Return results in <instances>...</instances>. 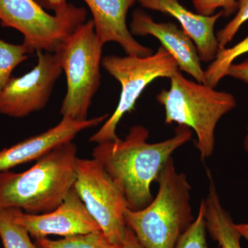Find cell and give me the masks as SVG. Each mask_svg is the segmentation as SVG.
<instances>
[{
  "label": "cell",
  "instance_id": "8",
  "mask_svg": "<svg viewBox=\"0 0 248 248\" xmlns=\"http://www.w3.org/2000/svg\"><path fill=\"white\" fill-rule=\"evenodd\" d=\"M74 188L108 239L122 245L128 205L123 192L99 161L78 157Z\"/></svg>",
  "mask_w": 248,
  "mask_h": 248
},
{
  "label": "cell",
  "instance_id": "10",
  "mask_svg": "<svg viewBox=\"0 0 248 248\" xmlns=\"http://www.w3.org/2000/svg\"><path fill=\"white\" fill-rule=\"evenodd\" d=\"M14 218L35 239L58 235L63 237L100 231V227L88 211L73 186L55 210L40 215L14 208Z\"/></svg>",
  "mask_w": 248,
  "mask_h": 248
},
{
  "label": "cell",
  "instance_id": "26",
  "mask_svg": "<svg viewBox=\"0 0 248 248\" xmlns=\"http://www.w3.org/2000/svg\"><path fill=\"white\" fill-rule=\"evenodd\" d=\"M236 229L239 232L242 237L247 240L248 242V223H241L236 224Z\"/></svg>",
  "mask_w": 248,
  "mask_h": 248
},
{
  "label": "cell",
  "instance_id": "12",
  "mask_svg": "<svg viewBox=\"0 0 248 248\" xmlns=\"http://www.w3.org/2000/svg\"><path fill=\"white\" fill-rule=\"evenodd\" d=\"M129 29L132 35L154 36L174 58L181 71L190 75L197 82L205 84L204 70L197 47L190 37L175 24L156 22L146 13L136 10Z\"/></svg>",
  "mask_w": 248,
  "mask_h": 248
},
{
  "label": "cell",
  "instance_id": "14",
  "mask_svg": "<svg viewBox=\"0 0 248 248\" xmlns=\"http://www.w3.org/2000/svg\"><path fill=\"white\" fill-rule=\"evenodd\" d=\"M142 7L159 11L175 18L186 35L195 44L201 62H212L219 50L215 27L223 16V11L212 16L195 14L179 2V0H138Z\"/></svg>",
  "mask_w": 248,
  "mask_h": 248
},
{
  "label": "cell",
  "instance_id": "21",
  "mask_svg": "<svg viewBox=\"0 0 248 248\" xmlns=\"http://www.w3.org/2000/svg\"><path fill=\"white\" fill-rule=\"evenodd\" d=\"M248 21V0H239L236 14L234 17L217 33L220 49L226 48V46L232 41L241 27Z\"/></svg>",
  "mask_w": 248,
  "mask_h": 248
},
{
  "label": "cell",
  "instance_id": "2",
  "mask_svg": "<svg viewBox=\"0 0 248 248\" xmlns=\"http://www.w3.org/2000/svg\"><path fill=\"white\" fill-rule=\"evenodd\" d=\"M78 147L62 144L24 172H0V209L16 208L31 215L55 210L74 186Z\"/></svg>",
  "mask_w": 248,
  "mask_h": 248
},
{
  "label": "cell",
  "instance_id": "27",
  "mask_svg": "<svg viewBox=\"0 0 248 248\" xmlns=\"http://www.w3.org/2000/svg\"><path fill=\"white\" fill-rule=\"evenodd\" d=\"M244 148L245 151L248 153V135L244 139Z\"/></svg>",
  "mask_w": 248,
  "mask_h": 248
},
{
  "label": "cell",
  "instance_id": "16",
  "mask_svg": "<svg viewBox=\"0 0 248 248\" xmlns=\"http://www.w3.org/2000/svg\"><path fill=\"white\" fill-rule=\"evenodd\" d=\"M35 243L39 248H123L122 245L110 241L102 231L58 240L40 238L35 239Z\"/></svg>",
  "mask_w": 248,
  "mask_h": 248
},
{
  "label": "cell",
  "instance_id": "6",
  "mask_svg": "<svg viewBox=\"0 0 248 248\" xmlns=\"http://www.w3.org/2000/svg\"><path fill=\"white\" fill-rule=\"evenodd\" d=\"M102 66L122 86L120 101L112 115L89 141L99 143L119 139L117 128L125 114L135 108L143 91L154 80L171 78L179 71L177 62L164 46L146 57L109 55L102 59Z\"/></svg>",
  "mask_w": 248,
  "mask_h": 248
},
{
  "label": "cell",
  "instance_id": "3",
  "mask_svg": "<svg viewBox=\"0 0 248 248\" xmlns=\"http://www.w3.org/2000/svg\"><path fill=\"white\" fill-rule=\"evenodd\" d=\"M159 189L151 203L140 210L125 209V224L144 248H175L195 218L190 203V183L179 173L172 157L160 174Z\"/></svg>",
  "mask_w": 248,
  "mask_h": 248
},
{
  "label": "cell",
  "instance_id": "20",
  "mask_svg": "<svg viewBox=\"0 0 248 248\" xmlns=\"http://www.w3.org/2000/svg\"><path fill=\"white\" fill-rule=\"evenodd\" d=\"M175 248H210L207 242L204 200L200 204L197 217L179 238Z\"/></svg>",
  "mask_w": 248,
  "mask_h": 248
},
{
  "label": "cell",
  "instance_id": "18",
  "mask_svg": "<svg viewBox=\"0 0 248 248\" xmlns=\"http://www.w3.org/2000/svg\"><path fill=\"white\" fill-rule=\"evenodd\" d=\"M14 218V208L0 209V240L4 248H39Z\"/></svg>",
  "mask_w": 248,
  "mask_h": 248
},
{
  "label": "cell",
  "instance_id": "24",
  "mask_svg": "<svg viewBox=\"0 0 248 248\" xmlns=\"http://www.w3.org/2000/svg\"><path fill=\"white\" fill-rule=\"evenodd\" d=\"M46 11H53L55 14L64 11L68 6L66 0H35Z\"/></svg>",
  "mask_w": 248,
  "mask_h": 248
},
{
  "label": "cell",
  "instance_id": "13",
  "mask_svg": "<svg viewBox=\"0 0 248 248\" xmlns=\"http://www.w3.org/2000/svg\"><path fill=\"white\" fill-rule=\"evenodd\" d=\"M92 13L94 30L103 45L115 42L128 55L146 57L153 54L151 48L134 38L127 27L129 9L138 0H84Z\"/></svg>",
  "mask_w": 248,
  "mask_h": 248
},
{
  "label": "cell",
  "instance_id": "15",
  "mask_svg": "<svg viewBox=\"0 0 248 248\" xmlns=\"http://www.w3.org/2000/svg\"><path fill=\"white\" fill-rule=\"evenodd\" d=\"M208 194L205 202V218L207 232L217 241L220 248H241V236L236 229L231 214L223 208L216 186L210 170Z\"/></svg>",
  "mask_w": 248,
  "mask_h": 248
},
{
  "label": "cell",
  "instance_id": "17",
  "mask_svg": "<svg viewBox=\"0 0 248 248\" xmlns=\"http://www.w3.org/2000/svg\"><path fill=\"white\" fill-rule=\"evenodd\" d=\"M248 52V35L231 48L219 49L216 58L204 71L205 84L215 88L227 76L228 69L234 60Z\"/></svg>",
  "mask_w": 248,
  "mask_h": 248
},
{
  "label": "cell",
  "instance_id": "11",
  "mask_svg": "<svg viewBox=\"0 0 248 248\" xmlns=\"http://www.w3.org/2000/svg\"><path fill=\"white\" fill-rule=\"evenodd\" d=\"M108 117L106 114L84 121L62 117L60 123L53 128L0 151V172L37 161L57 147L73 141L83 130L97 126Z\"/></svg>",
  "mask_w": 248,
  "mask_h": 248
},
{
  "label": "cell",
  "instance_id": "19",
  "mask_svg": "<svg viewBox=\"0 0 248 248\" xmlns=\"http://www.w3.org/2000/svg\"><path fill=\"white\" fill-rule=\"evenodd\" d=\"M29 54L24 44L14 45L0 39V94L12 78L13 72L29 58Z\"/></svg>",
  "mask_w": 248,
  "mask_h": 248
},
{
  "label": "cell",
  "instance_id": "28",
  "mask_svg": "<svg viewBox=\"0 0 248 248\" xmlns=\"http://www.w3.org/2000/svg\"><path fill=\"white\" fill-rule=\"evenodd\" d=\"M247 130H248V128H247Z\"/></svg>",
  "mask_w": 248,
  "mask_h": 248
},
{
  "label": "cell",
  "instance_id": "7",
  "mask_svg": "<svg viewBox=\"0 0 248 248\" xmlns=\"http://www.w3.org/2000/svg\"><path fill=\"white\" fill-rule=\"evenodd\" d=\"M87 11L68 3L64 11L48 14L35 0H0V24L24 36L30 54L54 53L58 46L86 22Z\"/></svg>",
  "mask_w": 248,
  "mask_h": 248
},
{
  "label": "cell",
  "instance_id": "22",
  "mask_svg": "<svg viewBox=\"0 0 248 248\" xmlns=\"http://www.w3.org/2000/svg\"><path fill=\"white\" fill-rule=\"evenodd\" d=\"M239 0H192V4L197 14L202 16H212L217 9H222L223 16H231L237 11Z\"/></svg>",
  "mask_w": 248,
  "mask_h": 248
},
{
  "label": "cell",
  "instance_id": "23",
  "mask_svg": "<svg viewBox=\"0 0 248 248\" xmlns=\"http://www.w3.org/2000/svg\"><path fill=\"white\" fill-rule=\"evenodd\" d=\"M227 76L248 84V59L240 63H233L228 69Z\"/></svg>",
  "mask_w": 248,
  "mask_h": 248
},
{
  "label": "cell",
  "instance_id": "1",
  "mask_svg": "<svg viewBox=\"0 0 248 248\" xmlns=\"http://www.w3.org/2000/svg\"><path fill=\"white\" fill-rule=\"evenodd\" d=\"M149 135L146 127L135 125L124 140L99 143L92 152L93 159L119 186L132 210L151 203L152 184L157 182L173 153L190 141L192 133L190 128L179 126L172 138L157 143H148Z\"/></svg>",
  "mask_w": 248,
  "mask_h": 248
},
{
  "label": "cell",
  "instance_id": "9",
  "mask_svg": "<svg viewBox=\"0 0 248 248\" xmlns=\"http://www.w3.org/2000/svg\"><path fill=\"white\" fill-rule=\"evenodd\" d=\"M37 65L29 73L12 78L0 94V114L23 118L45 108L62 73L53 53L37 52Z\"/></svg>",
  "mask_w": 248,
  "mask_h": 248
},
{
  "label": "cell",
  "instance_id": "5",
  "mask_svg": "<svg viewBox=\"0 0 248 248\" xmlns=\"http://www.w3.org/2000/svg\"><path fill=\"white\" fill-rule=\"evenodd\" d=\"M103 46L91 19L73 31L54 52L66 78L67 92L60 108L62 117L88 120L93 97L100 86Z\"/></svg>",
  "mask_w": 248,
  "mask_h": 248
},
{
  "label": "cell",
  "instance_id": "25",
  "mask_svg": "<svg viewBox=\"0 0 248 248\" xmlns=\"http://www.w3.org/2000/svg\"><path fill=\"white\" fill-rule=\"evenodd\" d=\"M122 246H123V248H144L141 243L139 241L135 233L128 227L125 231Z\"/></svg>",
  "mask_w": 248,
  "mask_h": 248
},
{
  "label": "cell",
  "instance_id": "4",
  "mask_svg": "<svg viewBox=\"0 0 248 248\" xmlns=\"http://www.w3.org/2000/svg\"><path fill=\"white\" fill-rule=\"evenodd\" d=\"M156 99L164 107L165 123L195 131L202 160L213 154L217 124L236 107L233 94L186 79L180 70L170 78V89L162 90Z\"/></svg>",
  "mask_w": 248,
  "mask_h": 248
}]
</instances>
